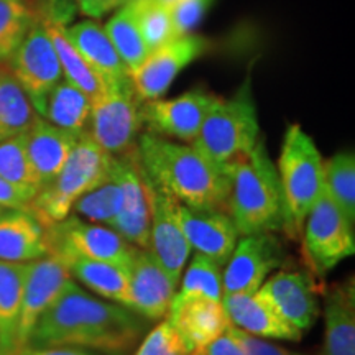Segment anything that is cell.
Segmentation results:
<instances>
[{
  "label": "cell",
  "instance_id": "obj_1",
  "mask_svg": "<svg viewBox=\"0 0 355 355\" xmlns=\"http://www.w3.org/2000/svg\"><path fill=\"white\" fill-rule=\"evenodd\" d=\"M146 329V319L125 306L92 296L71 282L40 316L25 347H79L105 355L125 354Z\"/></svg>",
  "mask_w": 355,
  "mask_h": 355
},
{
  "label": "cell",
  "instance_id": "obj_2",
  "mask_svg": "<svg viewBox=\"0 0 355 355\" xmlns=\"http://www.w3.org/2000/svg\"><path fill=\"white\" fill-rule=\"evenodd\" d=\"M137 152L146 178L178 202L198 209L227 212V170L199 152L193 144L144 132L139 137Z\"/></svg>",
  "mask_w": 355,
  "mask_h": 355
},
{
  "label": "cell",
  "instance_id": "obj_3",
  "mask_svg": "<svg viewBox=\"0 0 355 355\" xmlns=\"http://www.w3.org/2000/svg\"><path fill=\"white\" fill-rule=\"evenodd\" d=\"M227 214L239 235L285 230V202L277 165L263 140L250 153L229 165Z\"/></svg>",
  "mask_w": 355,
  "mask_h": 355
},
{
  "label": "cell",
  "instance_id": "obj_4",
  "mask_svg": "<svg viewBox=\"0 0 355 355\" xmlns=\"http://www.w3.org/2000/svg\"><path fill=\"white\" fill-rule=\"evenodd\" d=\"M259 140V114L250 76H247L232 97H217L193 145L225 170L247 157Z\"/></svg>",
  "mask_w": 355,
  "mask_h": 355
},
{
  "label": "cell",
  "instance_id": "obj_5",
  "mask_svg": "<svg viewBox=\"0 0 355 355\" xmlns=\"http://www.w3.org/2000/svg\"><path fill=\"white\" fill-rule=\"evenodd\" d=\"M277 171L285 202L283 232L290 239H298L306 216L324 191L322 157L313 137L300 123L286 128Z\"/></svg>",
  "mask_w": 355,
  "mask_h": 355
},
{
  "label": "cell",
  "instance_id": "obj_6",
  "mask_svg": "<svg viewBox=\"0 0 355 355\" xmlns=\"http://www.w3.org/2000/svg\"><path fill=\"white\" fill-rule=\"evenodd\" d=\"M110 165L112 155L104 152L87 132L83 133L61 171L50 184L38 191L26 211L32 212L44 227L66 219L74 202L109 175Z\"/></svg>",
  "mask_w": 355,
  "mask_h": 355
},
{
  "label": "cell",
  "instance_id": "obj_7",
  "mask_svg": "<svg viewBox=\"0 0 355 355\" xmlns=\"http://www.w3.org/2000/svg\"><path fill=\"white\" fill-rule=\"evenodd\" d=\"M44 230L48 255L56 257L63 263L69 259H87L109 261L130 270L133 255L139 248L107 225L84 220L73 212Z\"/></svg>",
  "mask_w": 355,
  "mask_h": 355
},
{
  "label": "cell",
  "instance_id": "obj_8",
  "mask_svg": "<svg viewBox=\"0 0 355 355\" xmlns=\"http://www.w3.org/2000/svg\"><path fill=\"white\" fill-rule=\"evenodd\" d=\"M306 265L322 278L340 261L355 254L354 224L336 206L326 191L313 204L301 229Z\"/></svg>",
  "mask_w": 355,
  "mask_h": 355
},
{
  "label": "cell",
  "instance_id": "obj_9",
  "mask_svg": "<svg viewBox=\"0 0 355 355\" xmlns=\"http://www.w3.org/2000/svg\"><path fill=\"white\" fill-rule=\"evenodd\" d=\"M140 104L130 78L104 84L92 101L87 128L91 139L114 157L135 150L141 130Z\"/></svg>",
  "mask_w": 355,
  "mask_h": 355
},
{
  "label": "cell",
  "instance_id": "obj_10",
  "mask_svg": "<svg viewBox=\"0 0 355 355\" xmlns=\"http://www.w3.org/2000/svg\"><path fill=\"white\" fill-rule=\"evenodd\" d=\"M6 64L28 96L35 112L42 117L48 96L63 79V69L40 17Z\"/></svg>",
  "mask_w": 355,
  "mask_h": 355
},
{
  "label": "cell",
  "instance_id": "obj_11",
  "mask_svg": "<svg viewBox=\"0 0 355 355\" xmlns=\"http://www.w3.org/2000/svg\"><path fill=\"white\" fill-rule=\"evenodd\" d=\"M219 96L199 86L173 97L153 99L140 104V122L145 132L181 144H193L198 139L204 119Z\"/></svg>",
  "mask_w": 355,
  "mask_h": 355
},
{
  "label": "cell",
  "instance_id": "obj_12",
  "mask_svg": "<svg viewBox=\"0 0 355 355\" xmlns=\"http://www.w3.org/2000/svg\"><path fill=\"white\" fill-rule=\"evenodd\" d=\"M285 261V248L275 232L242 235L222 270V296L260 290Z\"/></svg>",
  "mask_w": 355,
  "mask_h": 355
},
{
  "label": "cell",
  "instance_id": "obj_13",
  "mask_svg": "<svg viewBox=\"0 0 355 355\" xmlns=\"http://www.w3.org/2000/svg\"><path fill=\"white\" fill-rule=\"evenodd\" d=\"M207 48L209 42L206 38L188 33L180 35L163 46L150 51L144 63L128 74L139 101H153L165 96L178 74L201 58Z\"/></svg>",
  "mask_w": 355,
  "mask_h": 355
},
{
  "label": "cell",
  "instance_id": "obj_14",
  "mask_svg": "<svg viewBox=\"0 0 355 355\" xmlns=\"http://www.w3.org/2000/svg\"><path fill=\"white\" fill-rule=\"evenodd\" d=\"M145 173V171H144ZM146 178V175H145ZM150 196V247L163 270L180 283L191 257V245L186 241L180 222V202L171 194L155 186L146 178Z\"/></svg>",
  "mask_w": 355,
  "mask_h": 355
},
{
  "label": "cell",
  "instance_id": "obj_15",
  "mask_svg": "<svg viewBox=\"0 0 355 355\" xmlns=\"http://www.w3.org/2000/svg\"><path fill=\"white\" fill-rule=\"evenodd\" d=\"M114 170L122 186V209L112 224L115 232L128 243L150 247V196L139 152L132 150L114 157Z\"/></svg>",
  "mask_w": 355,
  "mask_h": 355
},
{
  "label": "cell",
  "instance_id": "obj_16",
  "mask_svg": "<svg viewBox=\"0 0 355 355\" xmlns=\"http://www.w3.org/2000/svg\"><path fill=\"white\" fill-rule=\"evenodd\" d=\"M71 282L73 277L68 266L56 257L48 255L26 263L19 316L20 350L28 343V337L40 316L55 303V300Z\"/></svg>",
  "mask_w": 355,
  "mask_h": 355
},
{
  "label": "cell",
  "instance_id": "obj_17",
  "mask_svg": "<svg viewBox=\"0 0 355 355\" xmlns=\"http://www.w3.org/2000/svg\"><path fill=\"white\" fill-rule=\"evenodd\" d=\"M130 311L146 321H162L170 313L178 283L148 248H137L130 270Z\"/></svg>",
  "mask_w": 355,
  "mask_h": 355
},
{
  "label": "cell",
  "instance_id": "obj_18",
  "mask_svg": "<svg viewBox=\"0 0 355 355\" xmlns=\"http://www.w3.org/2000/svg\"><path fill=\"white\" fill-rule=\"evenodd\" d=\"M220 301L230 324L248 334L261 339L290 340V343H300L303 339V331L288 322L278 313L272 300L261 288L254 293L224 295Z\"/></svg>",
  "mask_w": 355,
  "mask_h": 355
},
{
  "label": "cell",
  "instance_id": "obj_19",
  "mask_svg": "<svg viewBox=\"0 0 355 355\" xmlns=\"http://www.w3.org/2000/svg\"><path fill=\"white\" fill-rule=\"evenodd\" d=\"M180 222L186 241L193 250L220 266L227 263L235 243L241 237L227 212L198 209L180 202Z\"/></svg>",
  "mask_w": 355,
  "mask_h": 355
},
{
  "label": "cell",
  "instance_id": "obj_20",
  "mask_svg": "<svg viewBox=\"0 0 355 355\" xmlns=\"http://www.w3.org/2000/svg\"><path fill=\"white\" fill-rule=\"evenodd\" d=\"M261 290L268 295L278 313L300 331L313 327L321 314L313 279L303 272H277L265 279Z\"/></svg>",
  "mask_w": 355,
  "mask_h": 355
},
{
  "label": "cell",
  "instance_id": "obj_21",
  "mask_svg": "<svg viewBox=\"0 0 355 355\" xmlns=\"http://www.w3.org/2000/svg\"><path fill=\"white\" fill-rule=\"evenodd\" d=\"M166 318L183 337L189 354L206 349L230 326L222 301L207 298H194L173 304Z\"/></svg>",
  "mask_w": 355,
  "mask_h": 355
},
{
  "label": "cell",
  "instance_id": "obj_22",
  "mask_svg": "<svg viewBox=\"0 0 355 355\" xmlns=\"http://www.w3.org/2000/svg\"><path fill=\"white\" fill-rule=\"evenodd\" d=\"M25 135L30 163L37 173L40 184L44 188L64 166L79 137L63 128H58L40 115L35 119L32 127L25 132Z\"/></svg>",
  "mask_w": 355,
  "mask_h": 355
},
{
  "label": "cell",
  "instance_id": "obj_23",
  "mask_svg": "<svg viewBox=\"0 0 355 355\" xmlns=\"http://www.w3.org/2000/svg\"><path fill=\"white\" fill-rule=\"evenodd\" d=\"M48 257L46 230L32 212L6 209L0 214V260L26 263Z\"/></svg>",
  "mask_w": 355,
  "mask_h": 355
},
{
  "label": "cell",
  "instance_id": "obj_24",
  "mask_svg": "<svg viewBox=\"0 0 355 355\" xmlns=\"http://www.w3.org/2000/svg\"><path fill=\"white\" fill-rule=\"evenodd\" d=\"M354 282L332 285L324 300L322 355H355Z\"/></svg>",
  "mask_w": 355,
  "mask_h": 355
},
{
  "label": "cell",
  "instance_id": "obj_25",
  "mask_svg": "<svg viewBox=\"0 0 355 355\" xmlns=\"http://www.w3.org/2000/svg\"><path fill=\"white\" fill-rule=\"evenodd\" d=\"M64 32L79 55L99 74L104 84L130 78L104 26L96 24L94 20H84L73 26H66Z\"/></svg>",
  "mask_w": 355,
  "mask_h": 355
},
{
  "label": "cell",
  "instance_id": "obj_26",
  "mask_svg": "<svg viewBox=\"0 0 355 355\" xmlns=\"http://www.w3.org/2000/svg\"><path fill=\"white\" fill-rule=\"evenodd\" d=\"M71 277L79 279L89 291L102 300L112 301L130 309V282L128 270L109 261L69 259L64 261Z\"/></svg>",
  "mask_w": 355,
  "mask_h": 355
},
{
  "label": "cell",
  "instance_id": "obj_27",
  "mask_svg": "<svg viewBox=\"0 0 355 355\" xmlns=\"http://www.w3.org/2000/svg\"><path fill=\"white\" fill-rule=\"evenodd\" d=\"M26 263L0 260V355L20 352L19 316Z\"/></svg>",
  "mask_w": 355,
  "mask_h": 355
},
{
  "label": "cell",
  "instance_id": "obj_28",
  "mask_svg": "<svg viewBox=\"0 0 355 355\" xmlns=\"http://www.w3.org/2000/svg\"><path fill=\"white\" fill-rule=\"evenodd\" d=\"M91 109V97L74 84L61 79L48 96L42 117L58 128L81 137L89 128Z\"/></svg>",
  "mask_w": 355,
  "mask_h": 355
},
{
  "label": "cell",
  "instance_id": "obj_29",
  "mask_svg": "<svg viewBox=\"0 0 355 355\" xmlns=\"http://www.w3.org/2000/svg\"><path fill=\"white\" fill-rule=\"evenodd\" d=\"M42 19V17H40ZM42 21L46 26L48 35H50L53 46H55L58 60H60L61 69H63V78L66 81L81 89L84 94L91 97V101H94L96 97L104 89V81L99 78V74L96 73L91 66L87 64V61L79 55V51L74 48V44L69 42V38L66 37V24L56 20H48L42 19Z\"/></svg>",
  "mask_w": 355,
  "mask_h": 355
},
{
  "label": "cell",
  "instance_id": "obj_30",
  "mask_svg": "<svg viewBox=\"0 0 355 355\" xmlns=\"http://www.w3.org/2000/svg\"><path fill=\"white\" fill-rule=\"evenodd\" d=\"M38 114L7 66H0V141L28 130Z\"/></svg>",
  "mask_w": 355,
  "mask_h": 355
},
{
  "label": "cell",
  "instance_id": "obj_31",
  "mask_svg": "<svg viewBox=\"0 0 355 355\" xmlns=\"http://www.w3.org/2000/svg\"><path fill=\"white\" fill-rule=\"evenodd\" d=\"M122 186L114 170V155L112 165H110L109 175L101 181L96 188H92L87 193H84L81 198L74 202L73 211L78 217L84 220L96 222V224L107 225L112 227V224L121 214L122 209Z\"/></svg>",
  "mask_w": 355,
  "mask_h": 355
},
{
  "label": "cell",
  "instance_id": "obj_32",
  "mask_svg": "<svg viewBox=\"0 0 355 355\" xmlns=\"http://www.w3.org/2000/svg\"><path fill=\"white\" fill-rule=\"evenodd\" d=\"M104 30L112 42L115 51L119 53L123 64H125L128 74L144 63L150 50L144 37H141L132 3L117 8L107 24L104 25Z\"/></svg>",
  "mask_w": 355,
  "mask_h": 355
},
{
  "label": "cell",
  "instance_id": "obj_33",
  "mask_svg": "<svg viewBox=\"0 0 355 355\" xmlns=\"http://www.w3.org/2000/svg\"><path fill=\"white\" fill-rule=\"evenodd\" d=\"M0 178L24 194L28 201H32L42 189L26 153L25 132L0 141Z\"/></svg>",
  "mask_w": 355,
  "mask_h": 355
},
{
  "label": "cell",
  "instance_id": "obj_34",
  "mask_svg": "<svg viewBox=\"0 0 355 355\" xmlns=\"http://www.w3.org/2000/svg\"><path fill=\"white\" fill-rule=\"evenodd\" d=\"M181 286L176 290L173 304L194 298L222 300V266L207 257L196 254L180 278Z\"/></svg>",
  "mask_w": 355,
  "mask_h": 355
},
{
  "label": "cell",
  "instance_id": "obj_35",
  "mask_svg": "<svg viewBox=\"0 0 355 355\" xmlns=\"http://www.w3.org/2000/svg\"><path fill=\"white\" fill-rule=\"evenodd\" d=\"M324 191L355 224V157L352 150L336 153L324 163Z\"/></svg>",
  "mask_w": 355,
  "mask_h": 355
},
{
  "label": "cell",
  "instance_id": "obj_36",
  "mask_svg": "<svg viewBox=\"0 0 355 355\" xmlns=\"http://www.w3.org/2000/svg\"><path fill=\"white\" fill-rule=\"evenodd\" d=\"M38 20L28 0H0V66L6 64Z\"/></svg>",
  "mask_w": 355,
  "mask_h": 355
},
{
  "label": "cell",
  "instance_id": "obj_37",
  "mask_svg": "<svg viewBox=\"0 0 355 355\" xmlns=\"http://www.w3.org/2000/svg\"><path fill=\"white\" fill-rule=\"evenodd\" d=\"M132 6L135 10L137 21H139L141 37L150 51L157 50L178 37L170 7L152 2V0H135L132 2Z\"/></svg>",
  "mask_w": 355,
  "mask_h": 355
},
{
  "label": "cell",
  "instance_id": "obj_38",
  "mask_svg": "<svg viewBox=\"0 0 355 355\" xmlns=\"http://www.w3.org/2000/svg\"><path fill=\"white\" fill-rule=\"evenodd\" d=\"M133 355H191L183 337L168 318L146 334Z\"/></svg>",
  "mask_w": 355,
  "mask_h": 355
},
{
  "label": "cell",
  "instance_id": "obj_39",
  "mask_svg": "<svg viewBox=\"0 0 355 355\" xmlns=\"http://www.w3.org/2000/svg\"><path fill=\"white\" fill-rule=\"evenodd\" d=\"M212 3L214 0H176L170 7V12L178 37L194 33V28L201 24Z\"/></svg>",
  "mask_w": 355,
  "mask_h": 355
},
{
  "label": "cell",
  "instance_id": "obj_40",
  "mask_svg": "<svg viewBox=\"0 0 355 355\" xmlns=\"http://www.w3.org/2000/svg\"><path fill=\"white\" fill-rule=\"evenodd\" d=\"M229 329L235 339H237V343L241 344L245 355H303L293 352V350L286 347H282V345L270 343L266 339H261V337L248 334V332L239 329V327L232 326V324H230Z\"/></svg>",
  "mask_w": 355,
  "mask_h": 355
},
{
  "label": "cell",
  "instance_id": "obj_41",
  "mask_svg": "<svg viewBox=\"0 0 355 355\" xmlns=\"http://www.w3.org/2000/svg\"><path fill=\"white\" fill-rule=\"evenodd\" d=\"M76 2L83 13L97 19V17H104L109 12H115L127 3L135 2V0H76Z\"/></svg>",
  "mask_w": 355,
  "mask_h": 355
},
{
  "label": "cell",
  "instance_id": "obj_42",
  "mask_svg": "<svg viewBox=\"0 0 355 355\" xmlns=\"http://www.w3.org/2000/svg\"><path fill=\"white\" fill-rule=\"evenodd\" d=\"M229 327L224 334H220L217 339L212 340V343L204 349V354L206 355H245L243 349L241 347V344L237 343V339L232 336V332H230Z\"/></svg>",
  "mask_w": 355,
  "mask_h": 355
},
{
  "label": "cell",
  "instance_id": "obj_43",
  "mask_svg": "<svg viewBox=\"0 0 355 355\" xmlns=\"http://www.w3.org/2000/svg\"><path fill=\"white\" fill-rule=\"evenodd\" d=\"M30 201L13 186L0 178V207L3 209H28Z\"/></svg>",
  "mask_w": 355,
  "mask_h": 355
},
{
  "label": "cell",
  "instance_id": "obj_44",
  "mask_svg": "<svg viewBox=\"0 0 355 355\" xmlns=\"http://www.w3.org/2000/svg\"><path fill=\"white\" fill-rule=\"evenodd\" d=\"M17 355H102L94 350L79 349V347H24Z\"/></svg>",
  "mask_w": 355,
  "mask_h": 355
},
{
  "label": "cell",
  "instance_id": "obj_45",
  "mask_svg": "<svg viewBox=\"0 0 355 355\" xmlns=\"http://www.w3.org/2000/svg\"><path fill=\"white\" fill-rule=\"evenodd\" d=\"M152 2H157V3H162V6H166V7H171L173 3L176 2V0H152Z\"/></svg>",
  "mask_w": 355,
  "mask_h": 355
},
{
  "label": "cell",
  "instance_id": "obj_46",
  "mask_svg": "<svg viewBox=\"0 0 355 355\" xmlns=\"http://www.w3.org/2000/svg\"><path fill=\"white\" fill-rule=\"evenodd\" d=\"M191 355H206V354H204V350H199V352H194V354H191Z\"/></svg>",
  "mask_w": 355,
  "mask_h": 355
},
{
  "label": "cell",
  "instance_id": "obj_47",
  "mask_svg": "<svg viewBox=\"0 0 355 355\" xmlns=\"http://www.w3.org/2000/svg\"><path fill=\"white\" fill-rule=\"evenodd\" d=\"M3 211H6V209H3V207H0V214H2V212H3Z\"/></svg>",
  "mask_w": 355,
  "mask_h": 355
},
{
  "label": "cell",
  "instance_id": "obj_48",
  "mask_svg": "<svg viewBox=\"0 0 355 355\" xmlns=\"http://www.w3.org/2000/svg\"><path fill=\"white\" fill-rule=\"evenodd\" d=\"M28 2H30V0H28Z\"/></svg>",
  "mask_w": 355,
  "mask_h": 355
}]
</instances>
